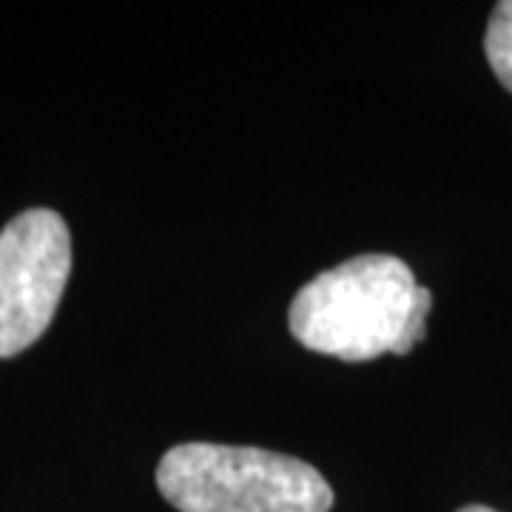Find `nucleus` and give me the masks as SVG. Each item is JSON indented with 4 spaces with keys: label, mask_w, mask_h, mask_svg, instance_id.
Instances as JSON below:
<instances>
[{
    "label": "nucleus",
    "mask_w": 512,
    "mask_h": 512,
    "mask_svg": "<svg viewBox=\"0 0 512 512\" xmlns=\"http://www.w3.org/2000/svg\"><path fill=\"white\" fill-rule=\"evenodd\" d=\"M433 293L399 256L365 254L311 279L293 296L288 325L302 348L367 362L407 356L427 333Z\"/></svg>",
    "instance_id": "f257e3e1"
},
{
    "label": "nucleus",
    "mask_w": 512,
    "mask_h": 512,
    "mask_svg": "<svg viewBox=\"0 0 512 512\" xmlns=\"http://www.w3.org/2000/svg\"><path fill=\"white\" fill-rule=\"evenodd\" d=\"M157 487L180 512H328L333 490L308 461L259 450L188 441L157 464Z\"/></svg>",
    "instance_id": "f03ea898"
},
{
    "label": "nucleus",
    "mask_w": 512,
    "mask_h": 512,
    "mask_svg": "<svg viewBox=\"0 0 512 512\" xmlns=\"http://www.w3.org/2000/svg\"><path fill=\"white\" fill-rule=\"evenodd\" d=\"M72 271V239L60 214L23 211L0 231V359L46 333Z\"/></svg>",
    "instance_id": "7ed1b4c3"
},
{
    "label": "nucleus",
    "mask_w": 512,
    "mask_h": 512,
    "mask_svg": "<svg viewBox=\"0 0 512 512\" xmlns=\"http://www.w3.org/2000/svg\"><path fill=\"white\" fill-rule=\"evenodd\" d=\"M484 52L501 86L512 92V0L495 3L484 35Z\"/></svg>",
    "instance_id": "20e7f679"
},
{
    "label": "nucleus",
    "mask_w": 512,
    "mask_h": 512,
    "mask_svg": "<svg viewBox=\"0 0 512 512\" xmlns=\"http://www.w3.org/2000/svg\"><path fill=\"white\" fill-rule=\"evenodd\" d=\"M458 512H495L490 507H481V504H470V507H461Z\"/></svg>",
    "instance_id": "39448f33"
}]
</instances>
